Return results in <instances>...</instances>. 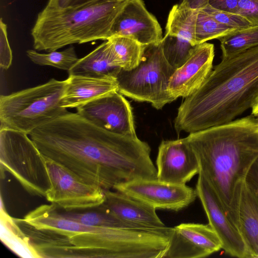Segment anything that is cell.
I'll use <instances>...</instances> for the list:
<instances>
[{
  "label": "cell",
  "mask_w": 258,
  "mask_h": 258,
  "mask_svg": "<svg viewBox=\"0 0 258 258\" xmlns=\"http://www.w3.org/2000/svg\"><path fill=\"white\" fill-rule=\"evenodd\" d=\"M175 70L164 56L161 42L147 45L135 68L130 70L120 69L116 75L118 92L134 100L150 103L160 109L174 100L168 86Z\"/></svg>",
  "instance_id": "obj_7"
},
{
  "label": "cell",
  "mask_w": 258,
  "mask_h": 258,
  "mask_svg": "<svg viewBox=\"0 0 258 258\" xmlns=\"http://www.w3.org/2000/svg\"><path fill=\"white\" fill-rule=\"evenodd\" d=\"M1 200V238L14 252L22 257L39 258L29 239L16 223L15 218L6 212Z\"/></svg>",
  "instance_id": "obj_21"
},
{
  "label": "cell",
  "mask_w": 258,
  "mask_h": 258,
  "mask_svg": "<svg viewBox=\"0 0 258 258\" xmlns=\"http://www.w3.org/2000/svg\"><path fill=\"white\" fill-rule=\"evenodd\" d=\"M76 109L82 117L104 129L118 134L137 136L132 107L118 91Z\"/></svg>",
  "instance_id": "obj_12"
},
{
  "label": "cell",
  "mask_w": 258,
  "mask_h": 258,
  "mask_svg": "<svg viewBox=\"0 0 258 258\" xmlns=\"http://www.w3.org/2000/svg\"><path fill=\"white\" fill-rule=\"evenodd\" d=\"M235 13L244 18L252 26H258V0H240Z\"/></svg>",
  "instance_id": "obj_29"
},
{
  "label": "cell",
  "mask_w": 258,
  "mask_h": 258,
  "mask_svg": "<svg viewBox=\"0 0 258 258\" xmlns=\"http://www.w3.org/2000/svg\"><path fill=\"white\" fill-rule=\"evenodd\" d=\"M255 118H256V122L257 126L258 128V116L255 117Z\"/></svg>",
  "instance_id": "obj_36"
},
{
  "label": "cell",
  "mask_w": 258,
  "mask_h": 258,
  "mask_svg": "<svg viewBox=\"0 0 258 258\" xmlns=\"http://www.w3.org/2000/svg\"><path fill=\"white\" fill-rule=\"evenodd\" d=\"M235 30L217 22L203 10H197L195 35L197 45L213 39H219Z\"/></svg>",
  "instance_id": "obj_26"
},
{
  "label": "cell",
  "mask_w": 258,
  "mask_h": 258,
  "mask_svg": "<svg viewBox=\"0 0 258 258\" xmlns=\"http://www.w3.org/2000/svg\"><path fill=\"white\" fill-rule=\"evenodd\" d=\"M251 114L255 117L258 116V100L251 108Z\"/></svg>",
  "instance_id": "obj_35"
},
{
  "label": "cell",
  "mask_w": 258,
  "mask_h": 258,
  "mask_svg": "<svg viewBox=\"0 0 258 258\" xmlns=\"http://www.w3.org/2000/svg\"><path fill=\"white\" fill-rule=\"evenodd\" d=\"M67 80L47 82L0 97V127L29 135L67 113L61 103Z\"/></svg>",
  "instance_id": "obj_6"
},
{
  "label": "cell",
  "mask_w": 258,
  "mask_h": 258,
  "mask_svg": "<svg viewBox=\"0 0 258 258\" xmlns=\"http://www.w3.org/2000/svg\"><path fill=\"white\" fill-rule=\"evenodd\" d=\"M128 1L94 0L61 8L49 0L32 29L33 47L50 52L74 43L107 40L115 19Z\"/></svg>",
  "instance_id": "obj_5"
},
{
  "label": "cell",
  "mask_w": 258,
  "mask_h": 258,
  "mask_svg": "<svg viewBox=\"0 0 258 258\" xmlns=\"http://www.w3.org/2000/svg\"><path fill=\"white\" fill-rule=\"evenodd\" d=\"M156 166L158 180L178 185L186 184L200 170L198 158L186 138L162 141Z\"/></svg>",
  "instance_id": "obj_14"
},
{
  "label": "cell",
  "mask_w": 258,
  "mask_h": 258,
  "mask_svg": "<svg viewBox=\"0 0 258 258\" xmlns=\"http://www.w3.org/2000/svg\"><path fill=\"white\" fill-rule=\"evenodd\" d=\"M108 40L112 43L114 60L118 68L130 70L139 64L146 45L123 36H113Z\"/></svg>",
  "instance_id": "obj_23"
},
{
  "label": "cell",
  "mask_w": 258,
  "mask_h": 258,
  "mask_svg": "<svg viewBox=\"0 0 258 258\" xmlns=\"http://www.w3.org/2000/svg\"><path fill=\"white\" fill-rule=\"evenodd\" d=\"M58 214L68 219L86 225L120 228L145 229L142 226L123 221L113 214L99 206L95 211H59Z\"/></svg>",
  "instance_id": "obj_22"
},
{
  "label": "cell",
  "mask_w": 258,
  "mask_h": 258,
  "mask_svg": "<svg viewBox=\"0 0 258 258\" xmlns=\"http://www.w3.org/2000/svg\"><path fill=\"white\" fill-rule=\"evenodd\" d=\"M161 42L166 60L175 70L185 63L196 46L180 33H165Z\"/></svg>",
  "instance_id": "obj_24"
},
{
  "label": "cell",
  "mask_w": 258,
  "mask_h": 258,
  "mask_svg": "<svg viewBox=\"0 0 258 258\" xmlns=\"http://www.w3.org/2000/svg\"><path fill=\"white\" fill-rule=\"evenodd\" d=\"M61 99L67 108H78L89 102L118 91L116 78L69 75Z\"/></svg>",
  "instance_id": "obj_18"
},
{
  "label": "cell",
  "mask_w": 258,
  "mask_h": 258,
  "mask_svg": "<svg viewBox=\"0 0 258 258\" xmlns=\"http://www.w3.org/2000/svg\"><path fill=\"white\" fill-rule=\"evenodd\" d=\"M196 190L208 217L209 224L222 242V248L232 256L248 258L246 246L238 227L227 214L213 187L200 173Z\"/></svg>",
  "instance_id": "obj_11"
},
{
  "label": "cell",
  "mask_w": 258,
  "mask_h": 258,
  "mask_svg": "<svg viewBox=\"0 0 258 258\" xmlns=\"http://www.w3.org/2000/svg\"><path fill=\"white\" fill-rule=\"evenodd\" d=\"M216 233L208 225L182 223L171 227L162 258H201L222 248Z\"/></svg>",
  "instance_id": "obj_13"
},
{
  "label": "cell",
  "mask_w": 258,
  "mask_h": 258,
  "mask_svg": "<svg viewBox=\"0 0 258 258\" xmlns=\"http://www.w3.org/2000/svg\"><path fill=\"white\" fill-rule=\"evenodd\" d=\"M219 39L222 58L236 55L258 46V26L236 30Z\"/></svg>",
  "instance_id": "obj_25"
},
{
  "label": "cell",
  "mask_w": 258,
  "mask_h": 258,
  "mask_svg": "<svg viewBox=\"0 0 258 258\" xmlns=\"http://www.w3.org/2000/svg\"><path fill=\"white\" fill-rule=\"evenodd\" d=\"M23 220L53 233L51 257L161 258L168 243L161 229L86 225L61 216L53 203L37 207Z\"/></svg>",
  "instance_id": "obj_2"
},
{
  "label": "cell",
  "mask_w": 258,
  "mask_h": 258,
  "mask_svg": "<svg viewBox=\"0 0 258 258\" xmlns=\"http://www.w3.org/2000/svg\"><path fill=\"white\" fill-rule=\"evenodd\" d=\"M257 100L258 46L222 58L178 108L175 130L191 133L228 123Z\"/></svg>",
  "instance_id": "obj_3"
},
{
  "label": "cell",
  "mask_w": 258,
  "mask_h": 258,
  "mask_svg": "<svg viewBox=\"0 0 258 258\" xmlns=\"http://www.w3.org/2000/svg\"><path fill=\"white\" fill-rule=\"evenodd\" d=\"M105 200L100 205L119 219L149 229L167 227L156 209L125 194L114 190H104Z\"/></svg>",
  "instance_id": "obj_17"
},
{
  "label": "cell",
  "mask_w": 258,
  "mask_h": 258,
  "mask_svg": "<svg viewBox=\"0 0 258 258\" xmlns=\"http://www.w3.org/2000/svg\"><path fill=\"white\" fill-rule=\"evenodd\" d=\"M214 46L204 42L197 45L185 63L171 76L168 90L174 100L186 98L197 91L213 70Z\"/></svg>",
  "instance_id": "obj_16"
},
{
  "label": "cell",
  "mask_w": 258,
  "mask_h": 258,
  "mask_svg": "<svg viewBox=\"0 0 258 258\" xmlns=\"http://www.w3.org/2000/svg\"><path fill=\"white\" fill-rule=\"evenodd\" d=\"M217 22L236 30H240L252 26L242 16L234 13L216 9L209 5L202 9Z\"/></svg>",
  "instance_id": "obj_28"
},
{
  "label": "cell",
  "mask_w": 258,
  "mask_h": 258,
  "mask_svg": "<svg viewBox=\"0 0 258 258\" xmlns=\"http://www.w3.org/2000/svg\"><path fill=\"white\" fill-rule=\"evenodd\" d=\"M29 136L44 157L103 190L135 179H157L148 144L111 132L68 112Z\"/></svg>",
  "instance_id": "obj_1"
},
{
  "label": "cell",
  "mask_w": 258,
  "mask_h": 258,
  "mask_svg": "<svg viewBox=\"0 0 258 258\" xmlns=\"http://www.w3.org/2000/svg\"><path fill=\"white\" fill-rule=\"evenodd\" d=\"M154 208L179 211L198 197L196 189L157 179H139L121 183L113 188ZM112 189V190H113Z\"/></svg>",
  "instance_id": "obj_10"
},
{
  "label": "cell",
  "mask_w": 258,
  "mask_h": 258,
  "mask_svg": "<svg viewBox=\"0 0 258 258\" xmlns=\"http://www.w3.org/2000/svg\"><path fill=\"white\" fill-rule=\"evenodd\" d=\"M61 8L78 6L94 0H49Z\"/></svg>",
  "instance_id": "obj_34"
},
{
  "label": "cell",
  "mask_w": 258,
  "mask_h": 258,
  "mask_svg": "<svg viewBox=\"0 0 258 258\" xmlns=\"http://www.w3.org/2000/svg\"><path fill=\"white\" fill-rule=\"evenodd\" d=\"M46 161L50 181L45 197L48 201L67 211L96 208L103 203L102 188L83 181L54 162Z\"/></svg>",
  "instance_id": "obj_9"
},
{
  "label": "cell",
  "mask_w": 258,
  "mask_h": 258,
  "mask_svg": "<svg viewBox=\"0 0 258 258\" xmlns=\"http://www.w3.org/2000/svg\"><path fill=\"white\" fill-rule=\"evenodd\" d=\"M26 53L30 60L36 64L51 66L68 71L79 59L73 46L63 51L55 50L47 53H40L36 50L29 49Z\"/></svg>",
  "instance_id": "obj_27"
},
{
  "label": "cell",
  "mask_w": 258,
  "mask_h": 258,
  "mask_svg": "<svg viewBox=\"0 0 258 258\" xmlns=\"http://www.w3.org/2000/svg\"><path fill=\"white\" fill-rule=\"evenodd\" d=\"M29 135L0 127V162L30 194L45 197L50 181L46 161Z\"/></svg>",
  "instance_id": "obj_8"
},
{
  "label": "cell",
  "mask_w": 258,
  "mask_h": 258,
  "mask_svg": "<svg viewBox=\"0 0 258 258\" xmlns=\"http://www.w3.org/2000/svg\"><path fill=\"white\" fill-rule=\"evenodd\" d=\"M1 53L0 67L7 70L10 68L12 61V54L7 37V26L1 20Z\"/></svg>",
  "instance_id": "obj_30"
},
{
  "label": "cell",
  "mask_w": 258,
  "mask_h": 258,
  "mask_svg": "<svg viewBox=\"0 0 258 258\" xmlns=\"http://www.w3.org/2000/svg\"><path fill=\"white\" fill-rule=\"evenodd\" d=\"M113 36L128 37L145 45L158 44L163 37L160 25L143 0L126 3L112 25L110 37Z\"/></svg>",
  "instance_id": "obj_15"
},
{
  "label": "cell",
  "mask_w": 258,
  "mask_h": 258,
  "mask_svg": "<svg viewBox=\"0 0 258 258\" xmlns=\"http://www.w3.org/2000/svg\"><path fill=\"white\" fill-rule=\"evenodd\" d=\"M247 187L258 194V157L250 166L244 179Z\"/></svg>",
  "instance_id": "obj_31"
},
{
  "label": "cell",
  "mask_w": 258,
  "mask_h": 258,
  "mask_svg": "<svg viewBox=\"0 0 258 258\" xmlns=\"http://www.w3.org/2000/svg\"><path fill=\"white\" fill-rule=\"evenodd\" d=\"M180 5L192 10L202 9L209 5V0H181Z\"/></svg>",
  "instance_id": "obj_33"
},
{
  "label": "cell",
  "mask_w": 258,
  "mask_h": 258,
  "mask_svg": "<svg viewBox=\"0 0 258 258\" xmlns=\"http://www.w3.org/2000/svg\"><path fill=\"white\" fill-rule=\"evenodd\" d=\"M238 229L248 258H258V194L242 185L238 208Z\"/></svg>",
  "instance_id": "obj_19"
},
{
  "label": "cell",
  "mask_w": 258,
  "mask_h": 258,
  "mask_svg": "<svg viewBox=\"0 0 258 258\" xmlns=\"http://www.w3.org/2000/svg\"><path fill=\"white\" fill-rule=\"evenodd\" d=\"M120 69L114 60L112 43L107 40L89 54L79 58L68 72L69 75L115 77Z\"/></svg>",
  "instance_id": "obj_20"
},
{
  "label": "cell",
  "mask_w": 258,
  "mask_h": 258,
  "mask_svg": "<svg viewBox=\"0 0 258 258\" xmlns=\"http://www.w3.org/2000/svg\"><path fill=\"white\" fill-rule=\"evenodd\" d=\"M240 0H209V5L220 11L235 13Z\"/></svg>",
  "instance_id": "obj_32"
},
{
  "label": "cell",
  "mask_w": 258,
  "mask_h": 258,
  "mask_svg": "<svg viewBox=\"0 0 258 258\" xmlns=\"http://www.w3.org/2000/svg\"><path fill=\"white\" fill-rule=\"evenodd\" d=\"M202 174L238 227V208L246 173L258 157V128L251 114L185 137Z\"/></svg>",
  "instance_id": "obj_4"
}]
</instances>
